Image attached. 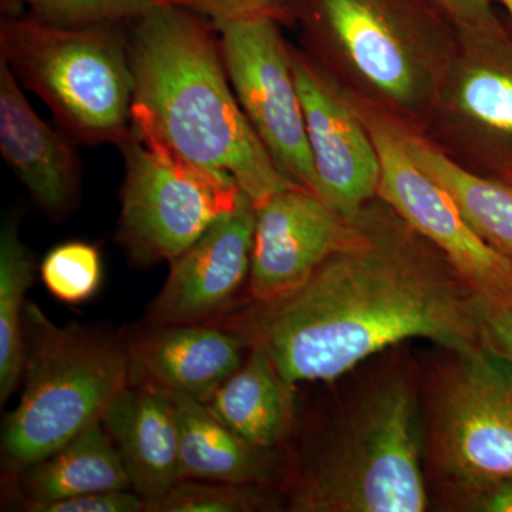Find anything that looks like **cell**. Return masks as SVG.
<instances>
[{"mask_svg":"<svg viewBox=\"0 0 512 512\" xmlns=\"http://www.w3.org/2000/svg\"><path fill=\"white\" fill-rule=\"evenodd\" d=\"M291 60L318 177V197L352 220L379 192L382 171L375 141L363 117L325 72L292 47Z\"/></svg>","mask_w":512,"mask_h":512,"instance_id":"11","label":"cell"},{"mask_svg":"<svg viewBox=\"0 0 512 512\" xmlns=\"http://www.w3.org/2000/svg\"><path fill=\"white\" fill-rule=\"evenodd\" d=\"M35 262L19 234V222L9 218L0 232V403L15 392L23 375L25 295L33 282Z\"/></svg>","mask_w":512,"mask_h":512,"instance_id":"22","label":"cell"},{"mask_svg":"<svg viewBox=\"0 0 512 512\" xmlns=\"http://www.w3.org/2000/svg\"><path fill=\"white\" fill-rule=\"evenodd\" d=\"M380 158V198L429 241L481 295L512 285V264L488 247L464 220L456 202L407 151L403 130L376 114L363 117Z\"/></svg>","mask_w":512,"mask_h":512,"instance_id":"10","label":"cell"},{"mask_svg":"<svg viewBox=\"0 0 512 512\" xmlns=\"http://www.w3.org/2000/svg\"><path fill=\"white\" fill-rule=\"evenodd\" d=\"M26 0H0L3 18H18L23 15Z\"/></svg>","mask_w":512,"mask_h":512,"instance_id":"31","label":"cell"},{"mask_svg":"<svg viewBox=\"0 0 512 512\" xmlns=\"http://www.w3.org/2000/svg\"><path fill=\"white\" fill-rule=\"evenodd\" d=\"M25 363L18 407L2 431L3 466L16 474L101 420L128 384L127 345L50 322L33 302L23 312Z\"/></svg>","mask_w":512,"mask_h":512,"instance_id":"3","label":"cell"},{"mask_svg":"<svg viewBox=\"0 0 512 512\" xmlns=\"http://www.w3.org/2000/svg\"><path fill=\"white\" fill-rule=\"evenodd\" d=\"M501 3L505 6V9L508 10L512 18V0H500Z\"/></svg>","mask_w":512,"mask_h":512,"instance_id":"32","label":"cell"},{"mask_svg":"<svg viewBox=\"0 0 512 512\" xmlns=\"http://www.w3.org/2000/svg\"><path fill=\"white\" fill-rule=\"evenodd\" d=\"M478 322L485 348L512 363V285L488 295L478 293Z\"/></svg>","mask_w":512,"mask_h":512,"instance_id":"28","label":"cell"},{"mask_svg":"<svg viewBox=\"0 0 512 512\" xmlns=\"http://www.w3.org/2000/svg\"><path fill=\"white\" fill-rule=\"evenodd\" d=\"M407 151L448 192L471 229L512 264V187L458 165L423 138L403 131Z\"/></svg>","mask_w":512,"mask_h":512,"instance_id":"20","label":"cell"},{"mask_svg":"<svg viewBox=\"0 0 512 512\" xmlns=\"http://www.w3.org/2000/svg\"><path fill=\"white\" fill-rule=\"evenodd\" d=\"M463 45V56L441 77L448 107L464 124L512 137V72L485 62L476 43Z\"/></svg>","mask_w":512,"mask_h":512,"instance_id":"21","label":"cell"},{"mask_svg":"<svg viewBox=\"0 0 512 512\" xmlns=\"http://www.w3.org/2000/svg\"><path fill=\"white\" fill-rule=\"evenodd\" d=\"M126 163L117 239L131 262H173L237 207L242 191L228 175L144 143L131 130L119 144Z\"/></svg>","mask_w":512,"mask_h":512,"instance_id":"7","label":"cell"},{"mask_svg":"<svg viewBox=\"0 0 512 512\" xmlns=\"http://www.w3.org/2000/svg\"><path fill=\"white\" fill-rule=\"evenodd\" d=\"M456 357L437 394L433 447L463 494L512 478V363L484 345Z\"/></svg>","mask_w":512,"mask_h":512,"instance_id":"8","label":"cell"},{"mask_svg":"<svg viewBox=\"0 0 512 512\" xmlns=\"http://www.w3.org/2000/svg\"><path fill=\"white\" fill-rule=\"evenodd\" d=\"M266 507L254 484L180 480L157 500L148 501L146 512H249Z\"/></svg>","mask_w":512,"mask_h":512,"instance_id":"24","label":"cell"},{"mask_svg":"<svg viewBox=\"0 0 512 512\" xmlns=\"http://www.w3.org/2000/svg\"><path fill=\"white\" fill-rule=\"evenodd\" d=\"M30 512H146V501L136 491H97L37 505Z\"/></svg>","mask_w":512,"mask_h":512,"instance_id":"29","label":"cell"},{"mask_svg":"<svg viewBox=\"0 0 512 512\" xmlns=\"http://www.w3.org/2000/svg\"><path fill=\"white\" fill-rule=\"evenodd\" d=\"M242 111L282 174L318 195L291 47L281 22L258 16L212 23Z\"/></svg>","mask_w":512,"mask_h":512,"instance_id":"9","label":"cell"},{"mask_svg":"<svg viewBox=\"0 0 512 512\" xmlns=\"http://www.w3.org/2000/svg\"><path fill=\"white\" fill-rule=\"evenodd\" d=\"M164 5L168 0H26L33 16L60 26L121 25Z\"/></svg>","mask_w":512,"mask_h":512,"instance_id":"25","label":"cell"},{"mask_svg":"<svg viewBox=\"0 0 512 512\" xmlns=\"http://www.w3.org/2000/svg\"><path fill=\"white\" fill-rule=\"evenodd\" d=\"M170 5L197 13L212 23L266 16L291 23L295 16V0H168Z\"/></svg>","mask_w":512,"mask_h":512,"instance_id":"27","label":"cell"},{"mask_svg":"<svg viewBox=\"0 0 512 512\" xmlns=\"http://www.w3.org/2000/svg\"><path fill=\"white\" fill-rule=\"evenodd\" d=\"M295 16L384 103L420 113L439 93V13L423 0H295Z\"/></svg>","mask_w":512,"mask_h":512,"instance_id":"6","label":"cell"},{"mask_svg":"<svg viewBox=\"0 0 512 512\" xmlns=\"http://www.w3.org/2000/svg\"><path fill=\"white\" fill-rule=\"evenodd\" d=\"M101 423L119 450L131 490L146 504L181 480L180 426L170 394L127 384Z\"/></svg>","mask_w":512,"mask_h":512,"instance_id":"16","label":"cell"},{"mask_svg":"<svg viewBox=\"0 0 512 512\" xmlns=\"http://www.w3.org/2000/svg\"><path fill=\"white\" fill-rule=\"evenodd\" d=\"M0 151L37 207L49 217H66L76 207L82 178L76 148L33 110L2 59Z\"/></svg>","mask_w":512,"mask_h":512,"instance_id":"15","label":"cell"},{"mask_svg":"<svg viewBox=\"0 0 512 512\" xmlns=\"http://www.w3.org/2000/svg\"><path fill=\"white\" fill-rule=\"evenodd\" d=\"M416 393L382 384L302 474L291 494L299 512H421L429 505L421 467Z\"/></svg>","mask_w":512,"mask_h":512,"instance_id":"5","label":"cell"},{"mask_svg":"<svg viewBox=\"0 0 512 512\" xmlns=\"http://www.w3.org/2000/svg\"><path fill=\"white\" fill-rule=\"evenodd\" d=\"M40 274L47 291L60 302L89 301L99 291L103 275L99 249L89 242H64L45 256Z\"/></svg>","mask_w":512,"mask_h":512,"instance_id":"23","label":"cell"},{"mask_svg":"<svg viewBox=\"0 0 512 512\" xmlns=\"http://www.w3.org/2000/svg\"><path fill=\"white\" fill-rule=\"evenodd\" d=\"M451 26L461 42H497L501 28L490 0H423Z\"/></svg>","mask_w":512,"mask_h":512,"instance_id":"26","label":"cell"},{"mask_svg":"<svg viewBox=\"0 0 512 512\" xmlns=\"http://www.w3.org/2000/svg\"><path fill=\"white\" fill-rule=\"evenodd\" d=\"M256 208L242 192L237 207L214 222L171 262L163 291L150 309L151 325L214 322L249 279Z\"/></svg>","mask_w":512,"mask_h":512,"instance_id":"13","label":"cell"},{"mask_svg":"<svg viewBox=\"0 0 512 512\" xmlns=\"http://www.w3.org/2000/svg\"><path fill=\"white\" fill-rule=\"evenodd\" d=\"M170 396L180 426L181 480L254 485L271 480L268 451L241 439L207 404L180 394Z\"/></svg>","mask_w":512,"mask_h":512,"instance_id":"19","label":"cell"},{"mask_svg":"<svg viewBox=\"0 0 512 512\" xmlns=\"http://www.w3.org/2000/svg\"><path fill=\"white\" fill-rule=\"evenodd\" d=\"M130 23L131 130L140 140L228 175L255 208L298 187L239 106L210 20L164 5Z\"/></svg>","mask_w":512,"mask_h":512,"instance_id":"2","label":"cell"},{"mask_svg":"<svg viewBox=\"0 0 512 512\" xmlns=\"http://www.w3.org/2000/svg\"><path fill=\"white\" fill-rule=\"evenodd\" d=\"M15 476L20 505L29 512L37 505L97 491L131 490L119 450L101 420Z\"/></svg>","mask_w":512,"mask_h":512,"instance_id":"17","label":"cell"},{"mask_svg":"<svg viewBox=\"0 0 512 512\" xmlns=\"http://www.w3.org/2000/svg\"><path fill=\"white\" fill-rule=\"evenodd\" d=\"M264 306L252 342L291 384L336 379L403 340L454 355L483 345L478 292L402 218L370 205L302 288Z\"/></svg>","mask_w":512,"mask_h":512,"instance_id":"1","label":"cell"},{"mask_svg":"<svg viewBox=\"0 0 512 512\" xmlns=\"http://www.w3.org/2000/svg\"><path fill=\"white\" fill-rule=\"evenodd\" d=\"M461 495L466 497V510L512 512V478L493 481Z\"/></svg>","mask_w":512,"mask_h":512,"instance_id":"30","label":"cell"},{"mask_svg":"<svg viewBox=\"0 0 512 512\" xmlns=\"http://www.w3.org/2000/svg\"><path fill=\"white\" fill-rule=\"evenodd\" d=\"M247 343L215 322L154 326L127 345L128 384L207 404L241 367Z\"/></svg>","mask_w":512,"mask_h":512,"instance_id":"14","label":"cell"},{"mask_svg":"<svg viewBox=\"0 0 512 512\" xmlns=\"http://www.w3.org/2000/svg\"><path fill=\"white\" fill-rule=\"evenodd\" d=\"M119 26H60L32 13L0 22V59L89 146H119L131 133L133 72Z\"/></svg>","mask_w":512,"mask_h":512,"instance_id":"4","label":"cell"},{"mask_svg":"<svg viewBox=\"0 0 512 512\" xmlns=\"http://www.w3.org/2000/svg\"><path fill=\"white\" fill-rule=\"evenodd\" d=\"M241 367L212 396L207 406L241 439L259 450H272L291 430L293 384L276 369L259 342Z\"/></svg>","mask_w":512,"mask_h":512,"instance_id":"18","label":"cell"},{"mask_svg":"<svg viewBox=\"0 0 512 512\" xmlns=\"http://www.w3.org/2000/svg\"><path fill=\"white\" fill-rule=\"evenodd\" d=\"M350 220L305 188L278 192L256 208L249 293L272 305L302 288L338 251Z\"/></svg>","mask_w":512,"mask_h":512,"instance_id":"12","label":"cell"}]
</instances>
